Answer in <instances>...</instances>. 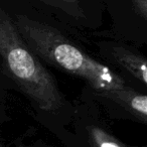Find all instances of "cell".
<instances>
[{"instance_id": "cell-1", "label": "cell", "mask_w": 147, "mask_h": 147, "mask_svg": "<svg viewBox=\"0 0 147 147\" xmlns=\"http://www.w3.org/2000/svg\"><path fill=\"white\" fill-rule=\"evenodd\" d=\"M0 59L7 76L37 113L51 118L71 116L69 102L47 67L19 33L13 17L0 6Z\"/></svg>"}, {"instance_id": "cell-2", "label": "cell", "mask_w": 147, "mask_h": 147, "mask_svg": "<svg viewBox=\"0 0 147 147\" xmlns=\"http://www.w3.org/2000/svg\"><path fill=\"white\" fill-rule=\"evenodd\" d=\"M12 17L21 36L45 65L84 81V86L94 92L130 86L118 73L87 53L53 25L23 13Z\"/></svg>"}, {"instance_id": "cell-3", "label": "cell", "mask_w": 147, "mask_h": 147, "mask_svg": "<svg viewBox=\"0 0 147 147\" xmlns=\"http://www.w3.org/2000/svg\"><path fill=\"white\" fill-rule=\"evenodd\" d=\"M112 21L107 38L133 47L147 45V0H105Z\"/></svg>"}, {"instance_id": "cell-4", "label": "cell", "mask_w": 147, "mask_h": 147, "mask_svg": "<svg viewBox=\"0 0 147 147\" xmlns=\"http://www.w3.org/2000/svg\"><path fill=\"white\" fill-rule=\"evenodd\" d=\"M102 63L118 73L130 86L146 94L147 59L136 47L112 38L96 41Z\"/></svg>"}, {"instance_id": "cell-5", "label": "cell", "mask_w": 147, "mask_h": 147, "mask_svg": "<svg viewBox=\"0 0 147 147\" xmlns=\"http://www.w3.org/2000/svg\"><path fill=\"white\" fill-rule=\"evenodd\" d=\"M86 88L101 110H104L111 116L134 119L146 123L147 95L145 93L131 86L104 92H94L88 87Z\"/></svg>"}, {"instance_id": "cell-6", "label": "cell", "mask_w": 147, "mask_h": 147, "mask_svg": "<svg viewBox=\"0 0 147 147\" xmlns=\"http://www.w3.org/2000/svg\"><path fill=\"white\" fill-rule=\"evenodd\" d=\"M47 7L59 11L63 15L80 18L83 15V5L80 0H37Z\"/></svg>"}]
</instances>
